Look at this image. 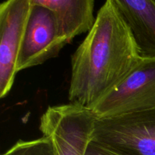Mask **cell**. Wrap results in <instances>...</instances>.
I'll return each instance as SVG.
<instances>
[{
	"instance_id": "obj_5",
	"label": "cell",
	"mask_w": 155,
	"mask_h": 155,
	"mask_svg": "<svg viewBox=\"0 0 155 155\" xmlns=\"http://www.w3.org/2000/svg\"><path fill=\"white\" fill-rule=\"evenodd\" d=\"M68 43L61 35L54 14L46 8L33 5L18 54L17 72L57 57Z\"/></svg>"
},
{
	"instance_id": "obj_4",
	"label": "cell",
	"mask_w": 155,
	"mask_h": 155,
	"mask_svg": "<svg viewBox=\"0 0 155 155\" xmlns=\"http://www.w3.org/2000/svg\"><path fill=\"white\" fill-rule=\"evenodd\" d=\"M92 140L124 155H155V109L97 119Z\"/></svg>"
},
{
	"instance_id": "obj_6",
	"label": "cell",
	"mask_w": 155,
	"mask_h": 155,
	"mask_svg": "<svg viewBox=\"0 0 155 155\" xmlns=\"http://www.w3.org/2000/svg\"><path fill=\"white\" fill-rule=\"evenodd\" d=\"M31 0H5L0 5V98L8 94L31 12Z\"/></svg>"
},
{
	"instance_id": "obj_3",
	"label": "cell",
	"mask_w": 155,
	"mask_h": 155,
	"mask_svg": "<svg viewBox=\"0 0 155 155\" xmlns=\"http://www.w3.org/2000/svg\"><path fill=\"white\" fill-rule=\"evenodd\" d=\"M155 109V58H142L130 74L90 110L98 119Z\"/></svg>"
},
{
	"instance_id": "obj_9",
	"label": "cell",
	"mask_w": 155,
	"mask_h": 155,
	"mask_svg": "<svg viewBox=\"0 0 155 155\" xmlns=\"http://www.w3.org/2000/svg\"><path fill=\"white\" fill-rule=\"evenodd\" d=\"M2 155H54L49 139L42 136L30 141L20 140Z\"/></svg>"
},
{
	"instance_id": "obj_2",
	"label": "cell",
	"mask_w": 155,
	"mask_h": 155,
	"mask_svg": "<svg viewBox=\"0 0 155 155\" xmlns=\"http://www.w3.org/2000/svg\"><path fill=\"white\" fill-rule=\"evenodd\" d=\"M97 119L92 110L77 104L50 106L41 116L39 130L51 142L54 155H85Z\"/></svg>"
},
{
	"instance_id": "obj_1",
	"label": "cell",
	"mask_w": 155,
	"mask_h": 155,
	"mask_svg": "<svg viewBox=\"0 0 155 155\" xmlns=\"http://www.w3.org/2000/svg\"><path fill=\"white\" fill-rule=\"evenodd\" d=\"M139 47L112 0H106L71 57L70 103L91 109L142 61Z\"/></svg>"
},
{
	"instance_id": "obj_10",
	"label": "cell",
	"mask_w": 155,
	"mask_h": 155,
	"mask_svg": "<svg viewBox=\"0 0 155 155\" xmlns=\"http://www.w3.org/2000/svg\"><path fill=\"white\" fill-rule=\"evenodd\" d=\"M85 155H124L118 151L92 140L89 144Z\"/></svg>"
},
{
	"instance_id": "obj_11",
	"label": "cell",
	"mask_w": 155,
	"mask_h": 155,
	"mask_svg": "<svg viewBox=\"0 0 155 155\" xmlns=\"http://www.w3.org/2000/svg\"><path fill=\"white\" fill-rule=\"evenodd\" d=\"M152 1H153V2H154V4H155V0H152Z\"/></svg>"
},
{
	"instance_id": "obj_7",
	"label": "cell",
	"mask_w": 155,
	"mask_h": 155,
	"mask_svg": "<svg viewBox=\"0 0 155 155\" xmlns=\"http://www.w3.org/2000/svg\"><path fill=\"white\" fill-rule=\"evenodd\" d=\"M130 28L140 55L155 58V4L152 0H112Z\"/></svg>"
},
{
	"instance_id": "obj_8",
	"label": "cell",
	"mask_w": 155,
	"mask_h": 155,
	"mask_svg": "<svg viewBox=\"0 0 155 155\" xmlns=\"http://www.w3.org/2000/svg\"><path fill=\"white\" fill-rule=\"evenodd\" d=\"M33 5L53 12L62 37L71 42L74 38L89 32L95 23V0H31Z\"/></svg>"
}]
</instances>
